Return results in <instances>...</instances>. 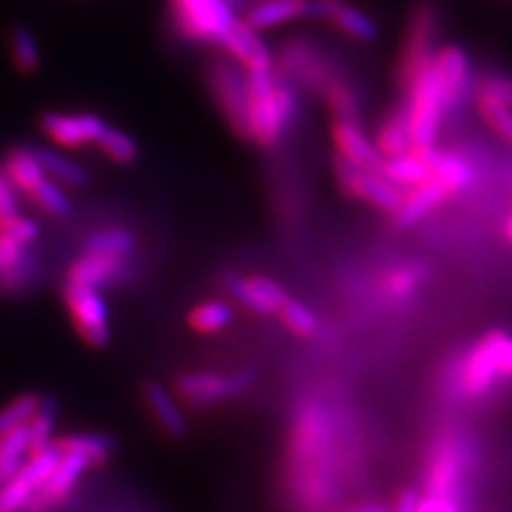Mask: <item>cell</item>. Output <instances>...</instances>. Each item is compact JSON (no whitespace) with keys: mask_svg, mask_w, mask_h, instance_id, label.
Here are the masks:
<instances>
[{"mask_svg":"<svg viewBox=\"0 0 512 512\" xmlns=\"http://www.w3.org/2000/svg\"><path fill=\"white\" fill-rule=\"evenodd\" d=\"M333 141L340 152V158L365 171H382L384 156L376 143L367 137L361 128L350 120H338L333 124Z\"/></svg>","mask_w":512,"mask_h":512,"instance_id":"14","label":"cell"},{"mask_svg":"<svg viewBox=\"0 0 512 512\" xmlns=\"http://www.w3.org/2000/svg\"><path fill=\"white\" fill-rule=\"evenodd\" d=\"M478 109L493 131L512 143V109L487 99V96H478Z\"/></svg>","mask_w":512,"mask_h":512,"instance_id":"39","label":"cell"},{"mask_svg":"<svg viewBox=\"0 0 512 512\" xmlns=\"http://www.w3.org/2000/svg\"><path fill=\"white\" fill-rule=\"evenodd\" d=\"M39 163L47 175H52V180L60 186L67 188H82L88 184V173L82 165H77L69 156H62L54 150L39 148L35 150Z\"/></svg>","mask_w":512,"mask_h":512,"instance_id":"27","label":"cell"},{"mask_svg":"<svg viewBox=\"0 0 512 512\" xmlns=\"http://www.w3.org/2000/svg\"><path fill=\"white\" fill-rule=\"evenodd\" d=\"M436 32H438L436 9L429 3L416 5L408 22L402 58H399V79H402V84H408L410 79L419 73L431 58H434Z\"/></svg>","mask_w":512,"mask_h":512,"instance_id":"7","label":"cell"},{"mask_svg":"<svg viewBox=\"0 0 512 512\" xmlns=\"http://www.w3.org/2000/svg\"><path fill=\"white\" fill-rule=\"evenodd\" d=\"M416 512H459L455 502L448 498H427Z\"/></svg>","mask_w":512,"mask_h":512,"instance_id":"46","label":"cell"},{"mask_svg":"<svg viewBox=\"0 0 512 512\" xmlns=\"http://www.w3.org/2000/svg\"><path fill=\"white\" fill-rule=\"evenodd\" d=\"M20 216V205L15 188L9 184L7 175L0 169V231H3L11 220Z\"/></svg>","mask_w":512,"mask_h":512,"instance_id":"41","label":"cell"},{"mask_svg":"<svg viewBox=\"0 0 512 512\" xmlns=\"http://www.w3.org/2000/svg\"><path fill=\"white\" fill-rule=\"evenodd\" d=\"M293 114L295 96L278 84L274 71H248V139L263 148L276 146Z\"/></svg>","mask_w":512,"mask_h":512,"instance_id":"1","label":"cell"},{"mask_svg":"<svg viewBox=\"0 0 512 512\" xmlns=\"http://www.w3.org/2000/svg\"><path fill=\"white\" fill-rule=\"evenodd\" d=\"M506 233H508V237L512 239V218L508 220V224H506Z\"/></svg>","mask_w":512,"mask_h":512,"instance_id":"49","label":"cell"},{"mask_svg":"<svg viewBox=\"0 0 512 512\" xmlns=\"http://www.w3.org/2000/svg\"><path fill=\"white\" fill-rule=\"evenodd\" d=\"M218 45H222L227 54L248 71L271 69V64H274L269 47L259 37V32L252 30L246 22H235Z\"/></svg>","mask_w":512,"mask_h":512,"instance_id":"15","label":"cell"},{"mask_svg":"<svg viewBox=\"0 0 512 512\" xmlns=\"http://www.w3.org/2000/svg\"><path fill=\"white\" fill-rule=\"evenodd\" d=\"M380 173L402 190L404 188L410 190L414 186L431 180L425 152H419V150H410L404 154L384 158V165H382Z\"/></svg>","mask_w":512,"mask_h":512,"instance_id":"21","label":"cell"},{"mask_svg":"<svg viewBox=\"0 0 512 512\" xmlns=\"http://www.w3.org/2000/svg\"><path fill=\"white\" fill-rule=\"evenodd\" d=\"M39 124L41 131L58 146L71 150L96 143L107 128V122L94 114H60V111L43 114Z\"/></svg>","mask_w":512,"mask_h":512,"instance_id":"10","label":"cell"},{"mask_svg":"<svg viewBox=\"0 0 512 512\" xmlns=\"http://www.w3.org/2000/svg\"><path fill=\"white\" fill-rule=\"evenodd\" d=\"M306 11L308 0H261V3H256L248 11L244 22L252 30L261 32L288 24L297 18H306Z\"/></svg>","mask_w":512,"mask_h":512,"instance_id":"19","label":"cell"},{"mask_svg":"<svg viewBox=\"0 0 512 512\" xmlns=\"http://www.w3.org/2000/svg\"><path fill=\"white\" fill-rule=\"evenodd\" d=\"M431 69H434L436 82L442 92L444 109H451L461 101L463 92L470 84V60L461 47L446 45L444 50L431 58Z\"/></svg>","mask_w":512,"mask_h":512,"instance_id":"13","label":"cell"},{"mask_svg":"<svg viewBox=\"0 0 512 512\" xmlns=\"http://www.w3.org/2000/svg\"><path fill=\"white\" fill-rule=\"evenodd\" d=\"M376 148L384 158L412 150V135L406 107L393 111V114L380 124L376 135Z\"/></svg>","mask_w":512,"mask_h":512,"instance_id":"23","label":"cell"},{"mask_svg":"<svg viewBox=\"0 0 512 512\" xmlns=\"http://www.w3.org/2000/svg\"><path fill=\"white\" fill-rule=\"evenodd\" d=\"M222 284L235 301H239L242 306L256 314H274L288 299L284 288L265 276L244 278L237 274H227L222 278Z\"/></svg>","mask_w":512,"mask_h":512,"instance_id":"11","label":"cell"},{"mask_svg":"<svg viewBox=\"0 0 512 512\" xmlns=\"http://www.w3.org/2000/svg\"><path fill=\"white\" fill-rule=\"evenodd\" d=\"M60 455H62L60 448L52 442L50 446L41 448V451H37V453H30L26 457V461L22 463V468L18 470V474L22 478H26L30 487L37 491L47 483V478H50L52 472L56 470Z\"/></svg>","mask_w":512,"mask_h":512,"instance_id":"32","label":"cell"},{"mask_svg":"<svg viewBox=\"0 0 512 512\" xmlns=\"http://www.w3.org/2000/svg\"><path fill=\"white\" fill-rule=\"evenodd\" d=\"M231 320L233 310L229 308V303H224L220 299L203 301L188 314V325L197 333H218L222 329H227L231 325Z\"/></svg>","mask_w":512,"mask_h":512,"instance_id":"31","label":"cell"},{"mask_svg":"<svg viewBox=\"0 0 512 512\" xmlns=\"http://www.w3.org/2000/svg\"><path fill=\"white\" fill-rule=\"evenodd\" d=\"M461 474V451L455 444L440 446L434 455L429 468V498H448L457 485V478Z\"/></svg>","mask_w":512,"mask_h":512,"instance_id":"20","label":"cell"},{"mask_svg":"<svg viewBox=\"0 0 512 512\" xmlns=\"http://www.w3.org/2000/svg\"><path fill=\"white\" fill-rule=\"evenodd\" d=\"M427 165H429V173L431 180H438L440 184H444L448 190L455 192L463 186H468L472 180V171L470 167L463 163L459 156L453 154H438L431 150H423Z\"/></svg>","mask_w":512,"mask_h":512,"instance_id":"25","label":"cell"},{"mask_svg":"<svg viewBox=\"0 0 512 512\" xmlns=\"http://www.w3.org/2000/svg\"><path fill=\"white\" fill-rule=\"evenodd\" d=\"M327 20L335 28L342 30L344 35L357 39V41L370 43L378 35L376 24L372 22L370 15L355 9V7H350V5H344V3H333L327 13Z\"/></svg>","mask_w":512,"mask_h":512,"instance_id":"26","label":"cell"},{"mask_svg":"<svg viewBox=\"0 0 512 512\" xmlns=\"http://www.w3.org/2000/svg\"><path fill=\"white\" fill-rule=\"evenodd\" d=\"M421 506V495L414 489H404L395 502V512H416Z\"/></svg>","mask_w":512,"mask_h":512,"instance_id":"45","label":"cell"},{"mask_svg":"<svg viewBox=\"0 0 512 512\" xmlns=\"http://www.w3.org/2000/svg\"><path fill=\"white\" fill-rule=\"evenodd\" d=\"M88 461L73 453H62L56 470L47 478V483L35 491L24 512H47L62 502L75 489L79 478L88 470Z\"/></svg>","mask_w":512,"mask_h":512,"instance_id":"12","label":"cell"},{"mask_svg":"<svg viewBox=\"0 0 512 512\" xmlns=\"http://www.w3.org/2000/svg\"><path fill=\"white\" fill-rule=\"evenodd\" d=\"M96 146L103 150V154L109 160H114L118 165H131L137 158V143L131 139V135L118 131V128H111L109 124L99 137V141H96Z\"/></svg>","mask_w":512,"mask_h":512,"instance_id":"35","label":"cell"},{"mask_svg":"<svg viewBox=\"0 0 512 512\" xmlns=\"http://www.w3.org/2000/svg\"><path fill=\"white\" fill-rule=\"evenodd\" d=\"M54 427H56V404H54V399L41 397L39 410L35 412V416H32L30 423L26 425L30 453H37V451H41V448L52 444Z\"/></svg>","mask_w":512,"mask_h":512,"instance_id":"33","label":"cell"},{"mask_svg":"<svg viewBox=\"0 0 512 512\" xmlns=\"http://www.w3.org/2000/svg\"><path fill=\"white\" fill-rule=\"evenodd\" d=\"M124 274V259L116 256H99V254H84L77 259L69 269V282L90 286V288H105L120 280Z\"/></svg>","mask_w":512,"mask_h":512,"instance_id":"17","label":"cell"},{"mask_svg":"<svg viewBox=\"0 0 512 512\" xmlns=\"http://www.w3.org/2000/svg\"><path fill=\"white\" fill-rule=\"evenodd\" d=\"M448 195H451V190H448L444 184H440L438 180H427L419 186L410 188L408 192H404L402 203H399V207L393 212L395 227L406 229L410 224L419 222L431 210H436Z\"/></svg>","mask_w":512,"mask_h":512,"instance_id":"16","label":"cell"},{"mask_svg":"<svg viewBox=\"0 0 512 512\" xmlns=\"http://www.w3.org/2000/svg\"><path fill=\"white\" fill-rule=\"evenodd\" d=\"M32 495H35V489L26 478L20 474L11 476L5 483H0V512H24Z\"/></svg>","mask_w":512,"mask_h":512,"instance_id":"38","label":"cell"},{"mask_svg":"<svg viewBox=\"0 0 512 512\" xmlns=\"http://www.w3.org/2000/svg\"><path fill=\"white\" fill-rule=\"evenodd\" d=\"M135 250V237L126 229H103L92 233L84 242V254H99V256H116V259H126Z\"/></svg>","mask_w":512,"mask_h":512,"instance_id":"29","label":"cell"},{"mask_svg":"<svg viewBox=\"0 0 512 512\" xmlns=\"http://www.w3.org/2000/svg\"><path fill=\"white\" fill-rule=\"evenodd\" d=\"M26 250H28V246L15 244L11 237L0 233V274H5V271L18 265L22 261V256L26 254Z\"/></svg>","mask_w":512,"mask_h":512,"instance_id":"44","label":"cell"},{"mask_svg":"<svg viewBox=\"0 0 512 512\" xmlns=\"http://www.w3.org/2000/svg\"><path fill=\"white\" fill-rule=\"evenodd\" d=\"M207 82L233 131L248 139V73L235 60H218L207 69Z\"/></svg>","mask_w":512,"mask_h":512,"instance_id":"5","label":"cell"},{"mask_svg":"<svg viewBox=\"0 0 512 512\" xmlns=\"http://www.w3.org/2000/svg\"><path fill=\"white\" fill-rule=\"evenodd\" d=\"M348 512H389L384 506H361V508H352Z\"/></svg>","mask_w":512,"mask_h":512,"instance_id":"48","label":"cell"},{"mask_svg":"<svg viewBox=\"0 0 512 512\" xmlns=\"http://www.w3.org/2000/svg\"><path fill=\"white\" fill-rule=\"evenodd\" d=\"M173 22L192 41L220 43L237 22L229 0H171Z\"/></svg>","mask_w":512,"mask_h":512,"instance_id":"4","label":"cell"},{"mask_svg":"<svg viewBox=\"0 0 512 512\" xmlns=\"http://www.w3.org/2000/svg\"><path fill=\"white\" fill-rule=\"evenodd\" d=\"M406 88L410 94V103L406 105V111L410 122L412 150H431L436 141L440 116L444 111L442 92L436 82L434 69H431V60L410 79Z\"/></svg>","mask_w":512,"mask_h":512,"instance_id":"3","label":"cell"},{"mask_svg":"<svg viewBox=\"0 0 512 512\" xmlns=\"http://www.w3.org/2000/svg\"><path fill=\"white\" fill-rule=\"evenodd\" d=\"M393 291L395 293H408L410 286H412V278L408 274H399L393 278Z\"/></svg>","mask_w":512,"mask_h":512,"instance_id":"47","label":"cell"},{"mask_svg":"<svg viewBox=\"0 0 512 512\" xmlns=\"http://www.w3.org/2000/svg\"><path fill=\"white\" fill-rule=\"evenodd\" d=\"M508 378H512V335L491 331L468 352L457 380L463 395L478 397Z\"/></svg>","mask_w":512,"mask_h":512,"instance_id":"2","label":"cell"},{"mask_svg":"<svg viewBox=\"0 0 512 512\" xmlns=\"http://www.w3.org/2000/svg\"><path fill=\"white\" fill-rule=\"evenodd\" d=\"M56 446L60 448V453H73L84 457L88 466H101L114 453L116 442L114 438L103 434H73L60 438Z\"/></svg>","mask_w":512,"mask_h":512,"instance_id":"24","label":"cell"},{"mask_svg":"<svg viewBox=\"0 0 512 512\" xmlns=\"http://www.w3.org/2000/svg\"><path fill=\"white\" fill-rule=\"evenodd\" d=\"M325 92H327L329 105L335 111V116H338V120L355 122L357 105H355V99H352V94L344 86H340V84H331Z\"/></svg>","mask_w":512,"mask_h":512,"instance_id":"40","label":"cell"},{"mask_svg":"<svg viewBox=\"0 0 512 512\" xmlns=\"http://www.w3.org/2000/svg\"><path fill=\"white\" fill-rule=\"evenodd\" d=\"M480 96L512 109V79L510 77H489L480 86Z\"/></svg>","mask_w":512,"mask_h":512,"instance_id":"42","label":"cell"},{"mask_svg":"<svg viewBox=\"0 0 512 512\" xmlns=\"http://www.w3.org/2000/svg\"><path fill=\"white\" fill-rule=\"evenodd\" d=\"M28 455L30 448L26 427H15L0 434V483L18 474Z\"/></svg>","mask_w":512,"mask_h":512,"instance_id":"28","label":"cell"},{"mask_svg":"<svg viewBox=\"0 0 512 512\" xmlns=\"http://www.w3.org/2000/svg\"><path fill=\"white\" fill-rule=\"evenodd\" d=\"M327 3H340V0H327Z\"/></svg>","mask_w":512,"mask_h":512,"instance_id":"50","label":"cell"},{"mask_svg":"<svg viewBox=\"0 0 512 512\" xmlns=\"http://www.w3.org/2000/svg\"><path fill=\"white\" fill-rule=\"evenodd\" d=\"M252 384L250 372H235L231 376L220 374H184L175 382V391L184 399L186 404L201 408V406H214L231 399L239 393H244Z\"/></svg>","mask_w":512,"mask_h":512,"instance_id":"9","label":"cell"},{"mask_svg":"<svg viewBox=\"0 0 512 512\" xmlns=\"http://www.w3.org/2000/svg\"><path fill=\"white\" fill-rule=\"evenodd\" d=\"M28 199L35 203L39 210L52 218H64L71 214V199L60 184L54 180H43L35 190L30 192Z\"/></svg>","mask_w":512,"mask_h":512,"instance_id":"34","label":"cell"},{"mask_svg":"<svg viewBox=\"0 0 512 512\" xmlns=\"http://www.w3.org/2000/svg\"><path fill=\"white\" fill-rule=\"evenodd\" d=\"M0 233H5L7 237H11L15 244H20V246H28V244H32L37 239V235H39V227L35 222H32L30 218H22V216H18L15 220H11L7 227L0 231Z\"/></svg>","mask_w":512,"mask_h":512,"instance_id":"43","label":"cell"},{"mask_svg":"<svg viewBox=\"0 0 512 512\" xmlns=\"http://www.w3.org/2000/svg\"><path fill=\"white\" fill-rule=\"evenodd\" d=\"M9 56L13 67L24 75L37 73L41 64V52L37 39L26 26H15L9 35Z\"/></svg>","mask_w":512,"mask_h":512,"instance_id":"30","label":"cell"},{"mask_svg":"<svg viewBox=\"0 0 512 512\" xmlns=\"http://www.w3.org/2000/svg\"><path fill=\"white\" fill-rule=\"evenodd\" d=\"M278 314L282 318V323L286 325V329L299 335V338H310V335H314L318 329L316 316L297 299L288 297L280 306Z\"/></svg>","mask_w":512,"mask_h":512,"instance_id":"37","label":"cell"},{"mask_svg":"<svg viewBox=\"0 0 512 512\" xmlns=\"http://www.w3.org/2000/svg\"><path fill=\"white\" fill-rule=\"evenodd\" d=\"M64 303L71 314L73 325L82 340L94 348L107 346L111 331H109V312L103 295L96 288L82 286L69 282L64 284Z\"/></svg>","mask_w":512,"mask_h":512,"instance_id":"6","label":"cell"},{"mask_svg":"<svg viewBox=\"0 0 512 512\" xmlns=\"http://www.w3.org/2000/svg\"><path fill=\"white\" fill-rule=\"evenodd\" d=\"M143 393H146L148 408L156 416L158 425L163 427L169 436L184 438L188 434L186 419L178 402H175V397L169 393V389L163 387L160 382H150L146 384V391Z\"/></svg>","mask_w":512,"mask_h":512,"instance_id":"22","label":"cell"},{"mask_svg":"<svg viewBox=\"0 0 512 512\" xmlns=\"http://www.w3.org/2000/svg\"><path fill=\"white\" fill-rule=\"evenodd\" d=\"M3 173L7 175L9 184L26 197L45 180V171L39 163V158L35 150L30 148L9 150L3 160Z\"/></svg>","mask_w":512,"mask_h":512,"instance_id":"18","label":"cell"},{"mask_svg":"<svg viewBox=\"0 0 512 512\" xmlns=\"http://www.w3.org/2000/svg\"><path fill=\"white\" fill-rule=\"evenodd\" d=\"M41 406V397L35 393H24L15 397L3 410H0V434L11 431L15 427H26L32 416Z\"/></svg>","mask_w":512,"mask_h":512,"instance_id":"36","label":"cell"},{"mask_svg":"<svg viewBox=\"0 0 512 512\" xmlns=\"http://www.w3.org/2000/svg\"><path fill=\"white\" fill-rule=\"evenodd\" d=\"M335 175H338V182L346 195L372 203L382 212L393 214L404 199V190L384 178L380 171L359 169L346 163L344 158H338V163H335Z\"/></svg>","mask_w":512,"mask_h":512,"instance_id":"8","label":"cell"}]
</instances>
